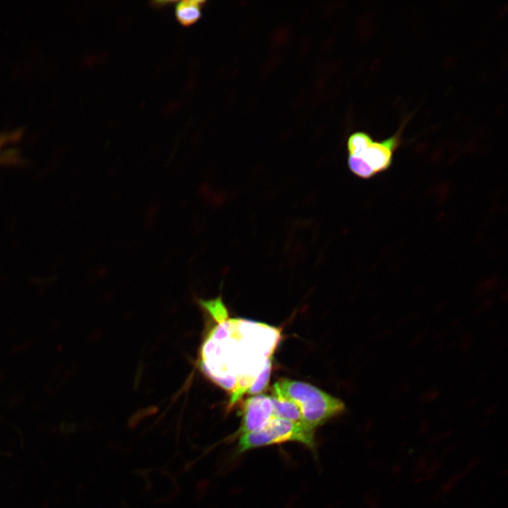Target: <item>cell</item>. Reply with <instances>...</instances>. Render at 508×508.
I'll return each mask as SVG.
<instances>
[{
    "instance_id": "obj_2",
    "label": "cell",
    "mask_w": 508,
    "mask_h": 508,
    "mask_svg": "<svg viewBox=\"0 0 508 508\" xmlns=\"http://www.w3.org/2000/svg\"><path fill=\"white\" fill-rule=\"evenodd\" d=\"M314 430L305 425L274 417L262 429L240 436L236 454L258 447L284 443L300 442L315 451Z\"/></svg>"
},
{
    "instance_id": "obj_7",
    "label": "cell",
    "mask_w": 508,
    "mask_h": 508,
    "mask_svg": "<svg viewBox=\"0 0 508 508\" xmlns=\"http://www.w3.org/2000/svg\"><path fill=\"white\" fill-rule=\"evenodd\" d=\"M373 141L372 137L365 132H356L350 135L347 142L349 155L361 157Z\"/></svg>"
},
{
    "instance_id": "obj_8",
    "label": "cell",
    "mask_w": 508,
    "mask_h": 508,
    "mask_svg": "<svg viewBox=\"0 0 508 508\" xmlns=\"http://www.w3.org/2000/svg\"><path fill=\"white\" fill-rule=\"evenodd\" d=\"M348 166L351 172L361 179H368L376 174L372 168L359 157L349 155Z\"/></svg>"
},
{
    "instance_id": "obj_6",
    "label": "cell",
    "mask_w": 508,
    "mask_h": 508,
    "mask_svg": "<svg viewBox=\"0 0 508 508\" xmlns=\"http://www.w3.org/2000/svg\"><path fill=\"white\" fill-rule=\"evenodd\" d=\"M204 4V1L198 0H185L179 2L175 9L176 19L183 25H191L200 18Z\"/></svg>"
},
{
    "instance_id": "obj_3",
    "label": "cell",
    "mask_w": 508,
    "mask_h": 508,
    "mask_svg": "<svg viewBox=\"0 0 508 508\" xmlns=\"http://www.w3.org/2000/svg\"><path fill=\"white\" fill-rule=\"evenodd\" d=\"M274 417L271 397L264 394L253 396L248 398L243 404L242 421L236 434L241 436L260 430L265 428Z\"/></svg>"
},
{
    "instance_id": "obj_9",
    "label": "cell",
    "mask_w": 508,
    "mask_h": 508,
    "mask_svg": "<svg viewBox=\"0 0 508 508\" xmlns=\"http://www.w3.org/2000/svg\"><path fill=\"white\" fill-rule=\"evenodd\" d=\"M272 362L270 358L266 360L262 370L250 386L248 389L249 394L256 395L262 392L268 385L270 376L271 374Z\"/></svg>"
},
{
    "instance_id": "obj_5",
    "label": "cell",
    "mask_w": 508,
    "mask_h": 508,
    "mask_svg": "<svg viewBox=\"0 0 508 508\" xmlns=\"http://www.w3.org/2000/svg\"><path fill=\"white\" fill-rule=\"evenodd\" d=\"M271 398L274 417L305 425L301 411L294 402L277 393H273Z\"/></svg>"
},
{
    "instance_id": "obj_4",
    "label": "cell",
    "mask_w": 508,
    "mask_h": 508,
    "mask_svg": "<svg viewBox=\"0 0 508 508\" xmlns=\"http://www.w3.org/2000/svg\"><path fill=\"white\" fill-rule=\"evenodd\" d=\"M401 130L381 141H373L361 157L377 174L392 165L394 154L400 145Z\"/></svg>"
},
{
    "instance_id": "obj_1",
    "label": "cell",
    "mask_w": 508,
    "mask_h": 508,
    "mask_svg": "<svg viewBox=\"0 0 508 508\" xmlns=\"http://www.w3.org/2000/svg\"><path fill=\"white\" fill-rule=\"evenodd\" d=\"M272 392L294 402L301 411L303 423L314 430L345 409L339 399L300 381L281 380L274 383Z\"/></svg>"
}]
</instances>
